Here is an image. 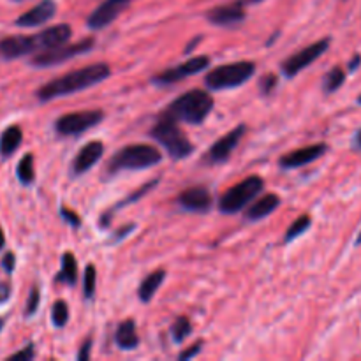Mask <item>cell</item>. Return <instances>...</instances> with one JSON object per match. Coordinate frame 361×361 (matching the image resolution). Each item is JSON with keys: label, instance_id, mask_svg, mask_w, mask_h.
<instances>
[{"label": "cell", "instance_id": "obj_12", "mask_svg": "<svg viewBox=\"0 0 361 361\" xmlns=\"http://www.w3.org/2000/svg\"><path fill=\"white\" fill-rule=\"evenodd\" d=\"M30 53H37L34 35H11L0 41V59L16 60Z\"/></svg>", "mask_w": 361, "mask_h": 361}, {"label": "cell", "instance_id": "obj_3", "mask_svg": "<svg viewBox=\"0 0 361 361\" xmlns=\"http://www.w3.org/2000/svg\"><path fill=\"white\" fill-rule=\"evenodd\" d=\"M161 161L162 154L152 145H127L113 155L111 162H109V173L147 169L159 164Z\"/></svg>", "mask_w": 361, "mask_h": 361}, {"label": "cell", "instance_id": "obj_42", "mask_svg": "<svg viewBox=\"0 0 361 361\" xmlns=\"http://www.w3.org/2000/svg\"><path fill=\"white\" fill-rule=\"evenodd\" d=\"M243 2H249V4H259V2H263V0H243Z\"/></svg>", "mask_w": 361, "mask_h": 361}, {"label": "cell", "instance_id": "obj_6", "mask_svg": "<svg viewBox=\"0 0 361 361\" xmlns=\"http://www.w3.org/2000/svg\"><path fill=\"white\" fill-rule=\"evenodd\" d=\"M263 187H264V182L261 176H256V175L249 176V178H245L243 182L236 183L235 187H231V189L221 197L219 210H221L222 214H228V215L243 210V208L250 203V200H254V197L263 190Z\"/></svg>", "mask_w": 361, "mask_h": 361}, {"label": "cell", "instance_id": "obj_22", "mask_svg": "<svg viewBox=\"0 0 361 361\" xmlns=\"http://www.w3.org/2000/svg\"><path fill=\"white\" fill-rule=\"evenodd\" d=\"M21 141H23V133H21L20 127H7L2 133V136H0V155H2V157H11V155L18 150Z\"/></svg>", "mask_w": 361, "mask_h": 361}, {"label": "cell", "instance_id": "obj_17", "mask_svg": "<svg viewBox=\"0 0 361 361\" xmlns=\"http://www.w3.org/2000/svg\"><path fill=\"white\" fill-rule=\"evenodd\" d=\"M178 204L187 212H197L203 214L212 207V194L208 192L207 187H190L183 190L178 196Z\"/></svg>", "mask_w": 361, "mask_h": 361}, {"label": "cell", "instance_id": "obj_35", "mask_svg": "<svg viewBox=\"0 0 361 361\" xmlns=\"http://www.w3.org/2000/svg\"><path fill=\"white\" fill-rule=\"evenodd\" d=\"M201 345H203V342H196V344H194L190 349H187V351L180 353L178 358L180 360H189V358H192V356L200 355V353H201Z\"/></svg>", "mask_w": 361, "mask_h": 361}, {"label": "cell", "instance_id": "obj_20", "mask_svg": "<svg viewBox=\"0 0 361 361\" xmlns=\"http://www.w3.org/2000/svg\"><path fill=\"white\" fill-rule=\"evenodd\" d=\"M279 204H281V197L277 196V194H264L261 200H257L256 203L252 204V207L247 210L245 214V219L247 221H261V219L268 217V215L274 214L275 210L279 208Z\"/></svg>", "mask_w": 361, "mask_h": 361}, {"label": "cell", "instance_id": "obj_18", "mask_svg": "<svg viewBox=\"0 0 361 361\" xmlns=\"http://www.w3.org/2000/svg\"><path fill=\"white\" fill-rule=\"evenodd\" d=\"M56 13V4L53 0H42L37 6L32 7L30 11L21 14L16 20L18 27H39L51 20Z\"/></svg>", "mask_w": 361, "mask_h": 361}, {"label": "cell", "instance_id": "obj_36", "mask_svg": "<svg viewBox=\"0 0 361 361\" xmlns=\"http://www.w3.org/2000/svg\"><path fill=\"white\" fill-rule=\"evenodd\" d=\"M90 345H92L90 338H88V341H85V344L81 345V349H80V355H78V360L87 361L88 358H90Z\"/></svg>", "mask_w": 361, "mask_h": 361}, {"label": "cell", "instance_id": "obj_5", "mask_svg": "<svg viewBox=\"0 0 361 361\" xmlns=\"http://www.w3.org/2000/svg\"><path fill=\"white\" fill-rule=\"evenodd\" d=\"M256 73V63L254 62H233L226 66L215 67L204 78V83L210 90H228V88L240 87L247 83Z\"/></svg>", "mask_w": 361, "mask_h": 361}, {"label": "cell", "instance_id": "obj_21", "mask_svg": "<svg viewBox=\"0 0 361 361\" xmlns=\"http://www.w3.org/2000/svg\"><path fill=\"white\" fill-rule=\"evenodd\" d=\"M115 342L120 349H126V351H133L140 344V337L136 334V324L133 319L123 321L118 326L115 334Z\"/></svg>", "mask_w": 361, "mask_h": 361}, {"label": "cell", "instance_id": "obj_47", "mask_svg": "<svg viewBox=\"0 0 361 361\" xmlns=\"http://www.w3.org/2000/svg\"><path fill=\"white\" fill-rule=\"evenodd\" d=\"M129 2H130V0H129Z\"/></svg>", "mask_w": 361, "mask_h": 361}, {"label": "cell", "instance_id": "obj_23", "mask_svg": "<svg viewBox=\"0 0 361 361\" xmlns=\"http://www.w3.org/2000/svg\"><path fill=\"white\" fill-rule=\"evenodd\" d=\"M166 279V271L164 270H157V271H152L143 282H141L140 289H137V295H140V300L143 303H148L152 298L155 296L157 289L161 288V284L164 282Z\"/></svg>", "mask_w": 361, "mask_h": 361}, {"label": "cell", "instance_id": "obj_31", "mask_svg": "<svg viewBox=\"0 0 361 361\" xmlns=\"http://www.w3.org/2000/svg\"><path fill=\"white\" fill-rule=\"evenodd\" d=\"M39 302H41V293H39L37 288H32L30 295H28L27 300V310H25V316L32 317L39 309Z\"/></svg>", "mask_w": 361, "mask_h": 361}, {"label": "cell", "instance_id": "obj_30", "mask_svg": "<svg viewBox=\"0 0 361 361\" xmlns=\"http://www.w3.org/2000/svg\"><path fill=\"white\" fill-rule=\"evenodd\" d=\"M95 284H97V271H95L94 264H88L85 268V277H83V289H85V298L90 300L95 295Z\"/></svg>", "mask_w": 361, "mask_h": 361}, {"label": "cell", "instance_id": "obj_40", "mask_svg": "<svg viewBox=\"0 0 361 361\" xmlns=\"http://www.w3.org/2000/svg\"><path fill=\"white\" fill-rule=\"evenodd\" d=\"M353 148H355V150H361V129L360 130H356V134H355V137H353Z\"/></svg>", "mask_w": 361, "mask_h": 361}, {"label": "cell", "instance_id": "obj_25", "mask_svg": "<svg viewBox=\"0 0 361 361\" xmlns=\"http://www.w3.org/2000/svg\"><path fill=\"white\" fill-rule=\"evenodd\" d=\"M345 83V71L342 67H334L328 71L326 76L323 78V92L324 94H334L342 85Z\"/></svg>", "mask_w": 361, "mask_h": 361}, {"label": "cell", "instance_id": "obj_38", "mask_svg": "<svg viewBox=\"0 0 361 361\" xmlns=\"http://www.w3.org/2000/svg\"><path fill=\"white\" fill-rule=\"evenodd\" d=\"M9 295H11L9 284H6V282H0V303L6 302V300L9 298Z\"/></svg>", "mask_w": 361, "mask_h": 361}, {"label": "cell", "instance_id": "obj_10", "mask_svg": "<svg viewBox=\"0 0 361 361\" xmlns=\"http://www.w3.org/2000/svg\"><path fill=\"white\" fill-rule=\"evenodd\" d=\"M208 66H210V59H208V56H194V59L180 63L175 69H168L164 71V73L157 74V76L152 78V81H154L155 85H173L176 83V81H182L183 78L194 76V74L201 73V71L207 69Z\"/></svg>", "mask_w": 361, "mask_h": 361}, {"label": "cell", "instance_id": "obj_11", "mask_svg": "<svg viewBox=\"0 0 361 361\" xmlns=\"http://www.w3.org/2000/svg\"><path fill=\"white\" fill-rule=\"evenodd\" d=\"M247 127L238 126L236 129H233L231 133H228L226 136H222L221 140L215 141L214 147L210 148V152L207 154L204 161L210 162V164H222V162L228 161L231 157L233 150L238 147V143L242 141L243 134H245Z\"/></svg>", "mask_w": 361, "mask_h": 361}, {"label": "cell", "instance_id": "obj_2", "mask_svg": "<svg viewBox=\"0 0 361 361\" xmlns=\"http://www.w3.org/2000/svg\"><path fill=\"white\" fill-rule=\"evenodd\" d=\"M214 109V97L204 90H189L166 108L164 115L176 122L197 123L203 122Z\"/></svg>", "mask_w": 361, "mask_h": 361}, {"label": "cell", "instance_id": "obj_44", "mask_svg": "<svg viewBox=\"0 0 361 361\" xmlns=\"http://www.w3.org/2000/svg\"><path fill=\"white\" fill-rule=\"evenodd\" d=\"M356 102H358V104L361 106V94H360V97H358V99H356Z\"/></svg>", "mask_w": 361, "mask_h": 361}, {"label": "cell", "instance_id": "obj_13", "mask_svg": "<svg viewBox=\"0 0 361 361\" xmlns=\"http://www.w3.org/2000/svg\"><path fill=\"white\" fill-rule=\"evenodd\" d=\"M129 6V0H104L94 13L88 16V27L92 30H101V28L108 27L109 23L116 20L120 16L126 7Z\"/></svg>", "mask_w": 361, "mask_h": 361}, {"label": "cell", "instance_id": "obj_46", "mask_svg": "<svg viewBox=\"0 0 361 361\" xmlns=\"http://www.w3.org/2000/svg\"><path fill=\"white\" fill-rule=\"evenodd\" d=\"M18 2H20V0H18Z\"/></svg>", "mask_w": 361, "mask_h": 361}, {"label": "cell", "instance_id": "obj_33", "mask_svg": "<svg viewBox=\"0 0 361 361\" xmlns=\"http://www.w3.org/2000/svg\"><path fill=\"white\" fill-rule=\"evenodd\" d=\"M60 214H62V217L66 219V222H69V224L73 226V228H78V226H81V219L78 217V215L74 214L73 210H69V208L63 207Z\"/></svg>", "mask_w": 361, "mask_h": 361}, {"label": "cell", "instance_id": "obj_26", "mask_svg": "<svg viewBox=\"0 0 361 361\" xmlns=\"http://www.w3.org/2000/svg\"><path fill=\"white\" fill-rule=\"evenodd\" d=\"M16 175H18V178H20V182L25 183V185H28V183L34 182V176H35L34 155L27 154L20 162H18Z\"/></svg>", "mask_w": 361, "mask_h": 361}, {"label": "cell", "instance_id": "obj_16", "mask_svg": "<svg viewBox=\"0 0 361 361\" xmlns=\"http://www.w3.org/2000/svg\"><path fill=\"white\" fill-rule=\"evenodd\" d=\"M71 35H73V28L66 23L55 25V27H49L46 30L39 32V34L34 35L35 44H37V53L66 44V42H69Z\"/></svg>", "mask_w": 361, "mask_h": 361}, {"label": "cell", "instance_id": "obj_34", "mask_svg": "<svg viewBox=\"0 0 361 361\" xmlns=\"http://www.w3.org/2000/svg\"><path fill=\"white\" fill-rule=\"evenodd\" d=\"M35 356L34 353V345H27L25 349H21L20 353H14L13 356H11V360H32Z\"/></svg>", "mask_w": 361, "mask_h": 361}, {"label": "cell", "instance_id": "obj_43", "mask_svg": "<svg viewBox=\"0 0 361 361\" xmlns=\"http://www.w3.org/2000/svg\"><path fill=\"white\" fill-rule=\"evenodd\" d=\"M355 245H356V247H358V245H361V233H360L358 240H356V242H355Z\"/></svg>", "mask_w": 361, "mask_h": 361}, {"label": "cell", "instance_id": "obj_8", "mask_svg": "<svg viewBox=\"0 0 361 361\" xmlns=\"http://www.w3.org/2000/svg\"><path fill=\"white\" fill-rule=\"evenodd\" d=\"M331 44V39L330 37H324L321 41L314 42V44L307 46V48L300 49L296 55L289 56L284 63H282V73L286 74L288 78H295L296 74L302 73L303 69L310 66V63L316 62L319 56H323L324 53L328 51Z\"/></svg>", "mask_w": 361, "mask_h": 361}, {"label": "cell", "instance_id": "obj_29", "mask_svg": "<svg viewBox=\"0 0 361 361\" xmlns=\"http://www.w3.org/2000/svg\"><path fill=\"white\" fill-rule=\"evenodd\" d=\"M51 321L56 328H63L69 321V307L66 302L59 300L51 309Z\"/></svg>", "mask_w": 361, "mask_h": 361}, {"label": "cell", "instance_id": "obj_14", "mask_svg": "<svg viewBox=\"0 0 361 361\" xmlns=\"http://www.w3.org/2000/svg\"><path fill=\"white\" fill-rule=\"evenodd\" d=\"M326 152H328L326 143L310 145V147L298 148V150L291 152V154L282 155L281 161H279V164H281L284 169L302 168V166H307V164H310V162L317 161L319 157H323Z\"/></svg>", "mask_w": 361, "mask_h": 361}, {"label": "cell", "instance_id": "obj_15", "mask_svg": "<svg viewBox=\"0 0 361 361\" xmlns=\"http://www.w3.org/2000/svg\"><path fill=\"white\" fill-rule=\"evenodd\" d=\"M243 0H236V2L226 4V6L214 7L210 13L207 14L208 21H212L217 27H229V25H236L240 21L245 20V9H243Z\"/></svg>", "mask_w": 361, "mask_h": 361}, {"label": "cell", "instance_id": "obj_9", "mask_svg": "<svg viewBox=\"0 0 361 361\" xmlns=\"http://www.w3.org/2000/svg\"><path fill=\"white\" fill-rule=\"evenodd\" d=\"M102 111L99 109H87V111H74L60 116L55 123L56 133L62 136H74V134L85 133L92 129L102 120Z\"/></svg>", "mask_w": 361, "mask_h": 361}, {"label": "cell", "instance_id": "obj_1", "mask_svg": "<svg viewBox=\"0 0 361 361\" xmlns=\"http://www.w3.org/2000/svg\"><path fill=\"white\" fill-rule=\"evenodd\" d=\"M109 74H111V69L108 67V63H92V66L83 67V69L71 71L63 76L48 81L41 88H37L35 95L42 102L51 101V99L56 97H66V95L76 94V92L87 90L94 85L102 83Z\"/></svg>", "mask_w": 361, "mask_h": 361}, {"label": "cell", "instance_id": "obj_19", "mask_svg": "<svg viewBox=\"0 0 361 361\" xmlns=\"http://www.w3.org/2000/svg\"><path fill=\"white\" fill-rule=\"evenodd\" d=\"M102 154H104V145L101 141H90L85 145L80 152H78L76 159L73 162V169L76 175L87 173L88 169L94 168L99 161H101Z\"/></svg>", "mask_w": 361, "mask_h": 361}, {"label": "cell", "instance_id": "obj_45", "mask_svg": "<svg viewBox=\"0 0 361 361\" xmlns=\"http://www.w3.org/2000/svg\"><path fill=\"white\" fill-rule=\"evenodd\" d=\"M4 326V321L2 319H0V328H2Z\"/></svg>", "mask_w": 361, "mask_h": 361}, {"label": "cell", "instance_id": "obj_39", "mask_svg": "<svg viewBox=\"0 0 361 361\" xmlns=\"http://www.w3.org/2000/svg\"><path fill=\"white\" fill-rule=\"evenodd\" d=\"M360 63H361V55H360V53H356V55L353 56L351 62H349V66H348L349 73H355V71L360 67Z\"/></svg>", "mask_w": 361, "mask_h": 361}, {"label": "cell", "instance_id": "obj_7", "mask_svg": "<svg viewBox=\"0 0 361 361\" xmlns=\"http://www.w3.org/2000/svg\"><path fill=\"white\" fill-rule=\"evenodd\" d=\"M94 48V39H85V41L74 42V44H62L56 46V48L44 49V51H39L34 59L30 60V63L34 67H51L56 63H62L66 60L74 59L78 55H83L88 53Z\"/></svg>", "mask_w": 361, "mask_h": 361}, {"label": "cell", "instance_id": "obj_37", "mask_svg": "<svg viewBox=\"0 0 361 361\" xmlns=\"http://www.w3.org/2000/svg\"><path fill=\"white\" fill-rule=\"evenodd\" d=\"M2 267L6 268L7 274H11V271L14 270V254H6V257H4L2 261Z\"/></svg>", "mask_w": 361, "mask_h": 361}, {"label": "cell", "instance_id": "obj_4", "mask_svg": "<svg viewBox=\"0 0 361 361\" xmlns=\"http://www.w3.org/2000/svg\"><path fill=\"white\" fill-rule=\"evenodd\" d=\"M150 136L155 141L162 145L166 148V152L169 154V157L178 161V159H185L192 154L194 147L189 140H187L185 134L180 130V127L176 126V120L169 118V116L162 115L159 118V122L155 123L154 129L150 130Z\"/></svg>", "mask_w": 361, "mask_h": 361}, {"label": "cell", "instance_id": "obj_27", "mask_svg": "<svg viewBox=\"0 0 361 361\" xmlns=\"http://www.w3.org/2000/svg\"><path fill=\"white\" fill-rule=\"evenodd\" d=\"M310 226H312V219H310L309 215H302L298 221H295L291 226H289V229L286 231L284 242L289 243V242H293V240H296L298 236H302L303 233L310 228Z\"/></svg>", "mask_w": 361, "mask_h": 361}, {"label": "cell", "instance_id": "obj_28", "mask_svg": "<svg viewBox=\"0 0 361 361\" xmlns=\"http://www.w3.org/2000/svg\"><path fill=\"white\" fill-rule=\"evenodd\" d=\"M190 334H192V324H190V321L187 319V317H178V319L173 323L171 337L176 344H180V342L185 341Z\"/></svg>", "mask_w": 361, "mask_h": 361}, {"label": "cell", "instance_id": "obj_32", "mask_svg": "<svg viewBox=\"0 0 361 361\" xmlns=\"http://www.w3.org/2000/svg\"><path fill=\"white\" fill-rule=\"evenodd\" d=\"M259 87L263 94H270V92L277 87V76H275V74H268V76H264L263 80H261Z\"/></svg>", "mask_w": 361, "mask_h": 361}, {"label": "cell", "instance_id": "obj_41", "mask_svg": "<svg viewBox=\"0 0 361 361\" xmlns=\"http://www.w3.org/2000/svg\"><path fill=\"white\" fill-rule=\"evenodd\" d=\"M4 245H6V236H4V231H2V228H0V249H2Z\"/></svg>", "mask_w": 361, "mask_h": 361}, {"label": "cell", "instance_id": "obj_24", "mask_svg": "<svg viewBox=\"0 0 361 361\" xmlns=\"http://www.w3.org/2000/svg\"><path fill=\"white\" fill-rule=\"evenodd\" d=\"M78 279V264L76 257L71 252H66L62 256V268H60L59 275H56V282H63V284L74 286Z\"/></svg>", "mask_w": 361, "mask_h": 361}]
</instances>
